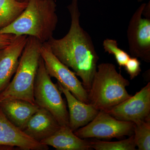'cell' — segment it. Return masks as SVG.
I'll return each mask as SVG.
<instances>
[{"label": "cell", "instance_id": "cell-23", "mask_svg": "<svg viewBox=\"0 0 150 150\" xmlns=\"http://www.w3.org/2000/svg\"><path fill=\"white\" fill-rule=\"evenodd\" d=\"M17 1L21 3H28L30 0H16Z\"/></svg>", "mask_w": 150, "mask_h": 150}, {"label": "cell", "instance_id": "cell-22", "mask_svg": "<svg viewBox=\"0 0 150 150\" xmlns=\"http://www.w3.org/2000/svg\"><path fill=\"white\" fill-rule=\"evenodd\" d=\"M16 149L18 148L14 146H8V145H0V150H17Z\"/></svg>", "mask_w": 150, "mask_h": 150}, {"label": "cell", "instance_id": "cell-13", "mask_svg": "<svg viewBox=\"0 0 150 150\" xmlns=\"http://www.w3.org/2000/svg\"><path fill=\"white\" fill-rule=\"evenodd\" d=\"M61 127L51 112L40 107L29 119L22 131L31 139L40 143L54 135Z\"/></svg>", "mask_w": 150, "mask_h": 150}, {"label": "cell", "instance_id": "cell-19", "mask_svg": "<svg viewBox=\"0 0 150 150\" xmlns=\"http://www.w3.org/2000/svg\"><path fill=\"white\" fill-rule=\"evenodd\" d=\"M105 52L113 55L116 62L120 67H124L130 59V56L127 52L119 48L117 40L110 38L105 39L103 43Z\"/></svg>", "mask_w": 150, "mask_h": 150}, {"label": "cell", "instance_id": "cell-16", "mask_svg": "<svg viewBox=\"0 0 150 150\" xmlns=\"http://www.w3.org/2000/svg\"><path fill=\"white\" fill-rule=\"evenodd\" d=\"M28 3L0 0V30L11 23L24 10Z\"/></svg>", "mask_w": 150, "mask_h": 150}, {"label": "cell", "instance_id": "cell-11", "mask_svg": "<svg viewBox=\"0 0 150 150\" xmlns=\"http://www.w3.org/2000/svg\"><path fill=\"white\" fill-rule=\"evenodd\" d=\"M0 145L23 150H47L48 146L31 139L9 121L0 108Z\"/></svg>", "mask_w": 150, "mask_h": 150}, {"label": "cell", "instance_id": "cell-24", "mask_svg": "<svg viewBox=\"0 0 150 150\" xmlns=\"http://www.w3.org/2000/svg\"><path fill=\"white\" fill-rule=\"evenodd\" d=\"M139 2H141L143 1L144 0H137Z\"/></svg>", "mask_w": 150, "mask_h": 150}, {"label": "cell", "instance_id": "cell-12", "mask_svg": "<svg viewBox=\"0 0 150 150\" xmlns=\"http://www.w3.org/2000/svg\"><path fill=\"white\" fill-rule=\"evenodd\" d=\"M57 86L64 93L69 109V126L74 132L85 126L95 118L99 110L91 105L82 102L57 82Z\"/></svg>", "mask_w": 150, "mask_h": 150}, {"label": "cell", "instance_id": "cell-18", "mask_svg": "<svg viewBox=\"0 0 150 150\" xmlns=\"http://www.w3.org/2000/svg\"><path fill=\"white\" fill-rule=\"evenodd\" d=\"M90 142L92 149L96 150H135L137 147L134 142V134L128 139L117 142L97 140Z\"/></svg>", "mask_w": 150, "mask_h": 150}, {"label": "cell", "instance_id": "cell-15", "mask_svg": "<svg viewBox=\"0 0 150 150\" xmlns=\"http://www.w3.org/2000/svg\"><path fill=\"white\" fill-rule=\"evenodd\" d=\"M57 150H89L92 149L91 142L75 135L69 126H61L51 137L40 142Z\"/></svg>", "mask_w": 150, "mask_h": 150}, {"label": "cell", "instance_id": "cell-8", "mask_svg": "<svg viewBox=\"0 0 150 150\" xmlns=\"http://www.w3.org/2000/svg\"><path fill=\"white\" fill-rule=\"evenodd\" d=\"M146 4L137 9L131 17L127 31L129 52L132 57L150 62V18H143Z\"/></svg>", "mask_w": 150, "mask_h": 150}, {"label": "cell", "instance_id": "cell-9", "mask_svg": "<svg viewBox=\"0 0 150 150\" xmlns=\"http://www.w3.org/2000/svg\"><path fill=\"white\" fill-rule=\"evenodd\" d=\"M121 121L135 123L150 117V83L111 109L105 111Z\"/></svg>", "mask_w": 150, "mask_h": 150}, {"label": "cell", "instance_id": "cell-4", "mask_svg": "<svg viewBox=\"0 0 150 150\" xmlns=\"http://www.w3.org/2000/svg\"><path fill=\"white\" fill-rule=\"evenodd\" d=\"M42 43L35 38L28 36L14 76L6 88L0 93V102L19 99L36 104L33 90Z\"/></svg>", "mask_w": 150, "mask_h": 150}, {"label": "cell", "instance_id": "cell-21", "mask_svg": "<svg viewBox=\"0 0 150 150\" xmlns=\"http://www.w3.org/2000/svg\"><path fill=\"white\" fill-rule=\"evenodd\" d=\"M16 37L13 34L0 33V50L10 44Z\"/></svg>", "mask_w": 150, "mask_h": 150}, {"label": "cell", "instance_id": "cell-10", "mask_svg": "<svg viewBox=\"0 0 150 150\" xmlns=\"http://www.w3.org/2000/svg\"><path fill=\"white\" fill-rule=\"evenodd\" d=\"M28 36H16L10 44L0 50V93L8 86L16 72Z\"/></svg>", "mask_w": 150, "mask_h": 150}, {"label": "cell", "instance_id": "cell-6", "mask_svg": "<svg viewBox=\"0 0 150 150\" xmlns=\"http://www.w3.org/2000/svg\"><path fill=\"white\" fill-rule=\"evenodd\" d=\"M134 125V122L118 120L107 112L99 111L92 121L74 132L82 139H119L133 135Z\"/></svg>", "mask_w": 150, "mask_h": 150}, {"label": "cell", "instance_id": "cell-1", "mask_svg": "<svg viewBox=\"0 0 150 150\" xmlns=\"http://www.w3.org/2000/svg\"><path fill=\"white\" fill-rule=\"evenodd\" d=\"M68 9L71 18L69 32L62 38L52 37L46 43L55 56L81 78L88 92L96 71L99 56L91 37L81 25L78 0H72Z\"/></svg>", "mask_w": 150, "mask_h": 150}, {"label": "cell", "instance_id": "cell-2", "mask_svg": "<svg viewBox=\"0 0 150 150\" xmlns=\"http://www.w3.org/2000/svg\"><path fill=\"white\" fill-rule=\"evenodd\" d=\"M54 0H30L26 8L0 33L35 38L41 43L53 37L58 22Z\"/></svg>", "mask_w": 150, "mask_h": 150}, {"label": "cell", "instance_id": "cell-14", "mask_svg": "<svg viewBox=\"0 0 150 150\" xmlns=\"http://www.w3.org/2000/svg\"><path fill=\"white\" fill-rule=\"evenodd\" d=\"M0 108L9 121L23 131L40 107L23 100L9 99L1 101Z\"/></svg>", "mask_w": 150, "mask_h": 150}, {"label": "cell", "instance_id": "cell-17", "mask_svg": "<svg viewBox=\"0 0 150 150\" xmlns=\"http://www.w3.org/2000/svg\"><path fill=\"white\" fill-rule=\"evenodd\" d=\"M134 123V137L136 146L139 150H150V117Z\"/></svg>", "mask_w": 150, "mask_h": 150}, {"label": "cell", "instance_id": "cell-20", "mask_svg": "<svg viewBox=\"0 0 150 150\" xmlns=\"http://www.w3.org/2000/svg\"><path fill=\"white\" fill-rule=\"evenodd\" d=\"M124 67L131 80L137 77L142 71L141 63L136 57H130Z\"/></svg>", "mask_w": 150, "mask_h": 150}, {"label": "cell", "instance_id": "cell-5", "mask_svg": "<svg viewBox=\"0 0 150 150\" xmlns=\"http://www.w3.org/2000/svg\"><path fill=\"white\" fill-rule=\"evenodd\" d=\"M62 93L51 80L41 57L33 90L35 104L51 112L61 126H69V112Z\"/></svg>", "mask_w": 150, "mask_h": 150}, {"label": "cell", "instance_id": "cell-3", "mask_svg": "<svg viewBox=\"0 0 150 150\" xmlns=\"http://www.w3.org/2000/svg\"><path fill=\"white\" fill-rule=\"evenodd\" d=\"M129 84L113 64L101 63L88 92V103L99 111H107L131 96L126 89Z\"/></svg>", "mask_w": 150, "mask_h": 150}, {"label": "cell", "instance_id": "cell-7", "mask_svg": "<svg viewBox=\"0 0 150 150\" xmlns=\"http://www.w3.org/2000/svg\"><path fill=\"white\" fill-rule=\"evenodd\" d=\"M40 56L43 59L46 71L51 77L69 91L79 100L88 103V92L74 71L59 60L51 51L46 42L42 43Z\"/></svg>", "mask_w": 150, "mask_h": 150}]
</instances>
